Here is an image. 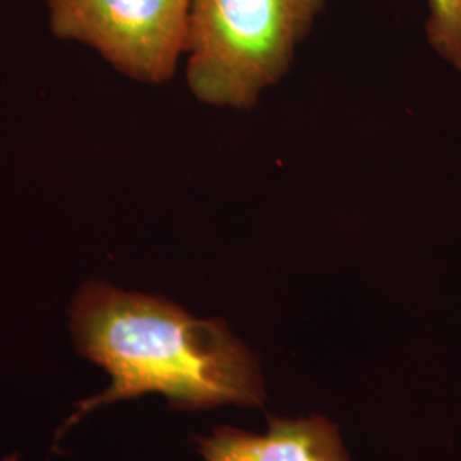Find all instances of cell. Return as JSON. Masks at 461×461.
I'll return each mask as SVG.
<instances>
[{
	"instance_id": "6da1fadb",
	"label": "cell",
	"mask_w": 461,
	"mask_h": 461,
	"mask_svg": "<svg viewBox=\"0 0 461 461\" xmlns=\"http://www.w3.org/2000/svg\"><path fill=\"white\" fill-rule=\"evenodd\" d=\"M68 329L77 352L112 383L76 405L57 439L99 407L150 393L178 411L264 409L258 357L224 320L197 318L166 297L91 280L72 299Z\"/></svg>"
},
{
	"instance_id": "7a4b0ae2",
	"label": "cell",
	"mask_w": 461,
	"mask_h": 461,
	"mask_svg": "<svg viewBox=\"0 0 461 461\" xmlns=\"http://www.w3.org/2000/svg\"><path fill=\"white\" fill-rule=\"evenodd\" d=\"M325 0H192L186 83L202 103L249 110L294 60Z\"/></svg>"
},
{
	"instance_id": "3957f363",
	"label": "cell",
	"mask_w": 461,
	"mask_h": 461,
	"mask_svg": "<svg viewBox=\"0 0 461 461\" xmlns=\"http://www.w3.org/2000/svg\"><path fill=\"white\" fill-rule=\"evenodd\" d=\"M51 33L79 41L140 83L169 81L186 49L192 0H47Z\"/></svg>"
},
{
	"instance_id": "277c9868",
	"label": "cell",
	"mask_w": 461,
	"mask_h": 461,
	"mask_svg": "<svg viewBox=\"0 0 461 461\" xmlns=\"http://www.w3.org/2000/svg\"><path fill=\"white\" fill-rule=\"evenodd\" d=\"M194 441L203 461H350L339 426L323 415L268 417L265 434L219 426Z\"/></svg>"
},
{
	"instance_id": "5b68a950",
	"label": "cell",
	"mask_w": 461,
	"mask_h": 461,
	"mask_svg": "<svg viewBox=\"0 0 461 461\" xmlns=\"http://www.w3.org/2000/svg\"><path fill=\"white\" fill-rule=\"evenodd\" d=\"M424 28L429 47L461 72V0H428Z\"/></svg>"
},
{
	"instance_id": "8992f818",
	"label": "cell",
	"mask_w": 461,
	"mask_h": 461,
	"mask_svg": "<svg viewBox=\"0 0 461 461\" xmlns=\"http://www.w3.org/2000/svg\"><path fill=\"white\" fill-rule=\"evenodd\" d=\"M2 461H19V458H17V455H11V456H7V458H4Z\"/></svg>"
}]
</instances>
